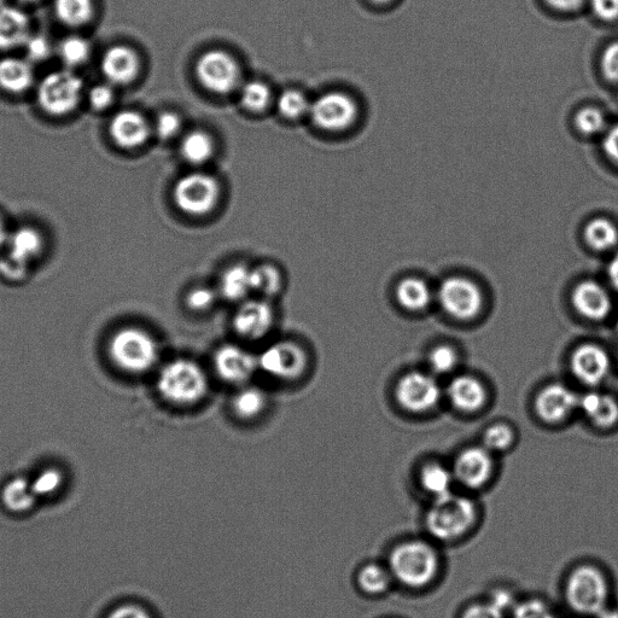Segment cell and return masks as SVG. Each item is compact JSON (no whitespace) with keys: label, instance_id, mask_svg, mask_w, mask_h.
<instances>
[{"label":"cell","instance_id":"obj_23","mask_svg":"<svg viewBox=\"0 0 618 618\" xmlns=\"http://www.w3.org/2000/svg\"><path fill=\"white\" fill-rule=\"evenodd\" d=\"M29 33V20L23 11L10 8H0V49L10 50L25 45Z\"/></svg>","mask_w":618,"mask_h":618},{"label":"cell","instance_id":"obj_44","mask_svg":"<svg viewBox=\"0 0 618 618\" xmlns=\"http://www.w3.org/2000/svg\"><path fill=\"white\" fill-rule=\"evenodd\" d=\"M215 300H217V295H215L213 289L198 287L192 289L188 296H186V305H188L192 311L204 312L214 306Z\"/></svg>","mask_w":618,"mask_h":618},{"label":"cell","instance_id":"obj_49","mask_svg":"<svg viewBox=\"0 0 618 618\" xmlns=\"http://www.w3.org/2000/svg\"><path fill=\"white\" fill-rule=\"evenodd\" d=\"M603 153L612 165L618 167V121L610 124L602 136Z\"/></svg>","mask_w":618,"mask_h":618},{"label":"cell","instance_id":"obj_36","mask_svg":"<svg viewBox=\"0 0 618 618\" xmlns=\"http://www.w3.org/2000/svg\"><path fill=\"white\" fill-rule=\"evenodd\" d=\"M574 125L577 131L586 137L603 136L608 130L609 122L599 108L586 107L576 113Z\"/></svg>","mask_w":618,"mask_h":618},{"label":"cell","instance_id":"obj_10","mask_svg":"<svg viewBox=\"0 0 618 618\" xmlns=\"http://www.w3.org/2000/svg\"><path fill=\"white\" fill-rule=\"evenodd\" d=\"M309 115L320 130L340 132L347 130L358 119L359 108L347 93L332 91L311 103Z\"/></svg>","mask_w":618,"mask_h":618},{"label":"cell","instance_id":"obj_33","mask_svg":"<svg viewBox=\"0 0 618 618\" xmlns=\"http://www.w3.org/2000/svg\"><path fill=\"white\" fill-rule=\"evenodd\" d=\"M55 11L64 25L79 27L90 21L93 4L92 0H55Z\"/></svg>","mask_w":618,"mask_h":618},{"label":"cell","instance_id":"obj_61","mask_svg":"<svg viewBox=\"0 0 618 618\" xmlns=\"http://www.w3.org/2000/svg\"><path fill=\"white\" fill-rule=\"evenodd\" d=\"M617 331H618V319H617Z\"/></svg>","mask_w":618,"mask_h":618},{"label":"cell","instance_id":"obj_38","mask_svg":"<svg viewBox=\"0 0 618 618\" xmlns=\"http://www.w3.org/2000/svg\"><path fill=\"white\" fill-rule=\"evenodd\" d=\"M277 108L285 119L295 120L309 114L311 103L305 93L299 90H285L277 99Z\"/></svg>","mask_w":618,"mask_h":618},{"label":"cell","instance_id":"obj_3","mask_svg":"<svg viewBox=\"0 0 618 618\" xmlns=\"http://www.w3.org/2000/svg\"><path fill=\"white\" fill-rule=\"evenodd\" d=\"M477 521L474 501L462 495L448 494L436 499L427 515L428 532L441 541L462 538Z\"/></svg>","mask_w":618,"mask_h":618},{"label":"cell","instance_id":"obj_42","mask_svg":"<svg viewBox=\"0 0 618 618\" xmlns=\"http://www.w3.org/2000/svg\"><path fill=\"white\" fill-rule=\"evenodd\" d=\"M603 77L612 84H618V40L605 46L600 57Z\"/></svg>","mask_w":618,"mask_h":618},{"label":"cell","instance_id":"obj_2","mask_svg":"<svg viewBox=\"0 0 618 618\" xmlns=\"http://www.w3.org/2000/svg\"><path fill=\"white\" fill-rule=\"evenodd\" d=\"M110 358L120 370L141 375L159 361V345L148 331L139 328H124L110 340Z\"/></svg>","mask_w":618,"mask_h":618},{"label":"cell","instance_id":"obj_55","mask_svg":"<svg viewBox=\"0 0 618 618\" xmlns=\"http://www.w3.org/2000/svg\"><path fill=\"white\" fill-rule=\"evenodd\" d=\"M608 276L612 287H614L618 293V250L609 262Z\"/></svg>","mask_w":618,"mask_h":618},{"label":"cell","instance_id":"obj_41","mask_svg":"<svg viewBox=\"0 0 618 618\" xmlns=\"http://www.w3.org/2000/svg\"><path fill=\"white\" fill-rule=\"evenodd\" d=\"M458 353L451 346H437L429 354V365L437 375H447L458 365Z\"/></svg>","mask_w":618,"mask_h":618},{"label":"cell","instance_id":"obj_19","mask_svg":"<svg viewBox=\"0 0 618 618\" xmlns=\"http://www.w3.org/2000/svg\"><path fill=\"white\" fill-rule=\"evenodd\" d=\"M571 302L577 313L594 322L608 317L612 308L608 291L594 281H583L577 284L571 295Z\"/></svg>","mask_w":618,"mask_h":618},{"label":"cell","instance_id":"obj_58","mask_svg":"<svg viewBox=\"0 0 618 618\" xmlns=\"http://www.w3.org/2000/svg\"><path fill=\"white\" fill-rule=\"evenodd\" d=\"M372 2H373V3H376V4H382V5H383V4H389V3H392V2H393V0H372Z\"/></svg>","mask_w":618,"mask_h":618},{"label":"cell","instance_id":"obj_15","mask_svg":"<svg viewBox=\"0 0 618 618\" xmlns=\"http://www.w3.org/2000/svg\"><path fill=\"white\" fill-rule=\"evenodd\" d=\"M214 367L221 380L231 384H244L252 380L259 370L258 357L235 345L220 347L214 355Z\"/></svg>","mask_w":618,"mask_h":618},{"label":"cell","instance_id":"obj_7","mask_svg":"<svg viewBox=\"0 0 618 618\" xmlns=\"http://www.w3.org/2000/svg\"><path fill=\"white\" fill-rule=\"evenodd\" d=\"M196 75L200 83L217 95H229L242 85V71L236 58L223 50L204 52L198 58Z\"/></svg>","mask_w":618,"mask_h":618},{"label":"cell","instance_id":"obj_31","mask_svg":"<svg viewBox=\"0 0 618 618\" xmlns=\"http://www.w3.org/2000/svg\"><path fill=\"white\" fill-rule=\"evenodd\" d=\"M267 398L265 392L256 387H244L232 400V408L236 416L242 419L259 417L265 411Z\"/></svg>","mask_w":618,"mask_h":618},{"label":"cell","instance_id":"obj_53","mask_svg":"<svg viewBox=\"0 0 618 618\" xmlns=\"http://www.w3.org/2000/svg\"><path fill=\"white\" fill-rule=\"evenodd\" d=\"M109 618H151V616L138 606L126 605L113 611Z\"/></svg>","mask_w":618,"mask_h":618},{"label":"cell","instance_id":"obj_12","mask_svg":"<svg viewBox=\"0 0 618 618\" xmlns=\"http://www.w3.org/2000/svg\"><path fill=\"white\" fill-rule=\"evenodd\" d=\"M441 388L429 373L412 371L400 378L395 388L396 400L406 411L423 413L433 410L441 399Z\"/></svg>","mask_w":618,"mask_h":618},{"label":"cell","instance_id":"obj_43","mask_svg":"<svg viewBox=\"0 0 618 618\" xmlns=\"http://www.w3.org/2000/svg\"><path fill=\"white\" fill-rule=\"evenodd\" d=\"M182 125V119H180L178 114L165 112L157 118L155 131L157 136L163 139V141H169V139L178 136L180 131H182Z\"/></svg>","mask_w":618,"mask_h":618},{"label":"cell","instance_id":"obj_35","mask_svg":"<svg viewBox=\"0 0 618 618\" xmlns=\"http://www.w3.org/2000/svg\"><path fill=\"white\" fill-rule=\"evenodd\" d=\"M239 98L244 108L252 113H260L267 109L272 102V92L270 87L259 80L248 81L241 85Z\"/></svg>","mask_w":618,"mask_h":618},{"label":"cell","instance_id":"obj_37","mask_svg":"<svg viewBox=\"0 0 618 618\" xmlns=\"http://www.w3.org/2000/svg\"><path fill=\"white\" fill-rule=\"evenodd\" d=\"M390 573L387 569L381 567V565L370 564L366 565L360 570L358 576V583L365 593L377 596L386 592L390 586Z\"/></svg>","mask_w":618,"mask_h":618},{"label":"cell","instance_id":"obj_5","mask_svg":"<svg viewBox=\"0 0 618 618\" xmlns=\"http://www.w3.org/2000/svg\"><path fill=\"white\" fill-rule=\"evenodd\" d=\"M565 593L571 609L582 615H599L608 602L609 586L602 571L583 565L571 573Z\"/></svg>","mask_w":618,"mask_h":618},{"label":"cell","instance_id":"obj_20","mask_svg":"<svg viewBox=\"0 0 618 618\" xmlns=\"http://www.w3.org/2000/svg\"><path fill=\"white\" fill-rule=\"evenodd\" d=\"M109 133L119 147L134 149L147 142L150 127L141 113L134 112V110H122L110 121Z\"/></svg>","mask_w":618,"mask_h":618},{"label":"cell","instance_id":"obj_14","mask_svg":"<svg viewBox=\"0 0 618 618\" xmlns=\"http://www.w3.org/2000/svg\"><path fill=\"white\" fill-rule=\"evenodd\" d=\"M493 469L492 452L486 447L475 446L459 453L452 471L456 481L463 486L478 489L486 485L493 474Z\"/></svg>","mask_w":618,"mask_h":618},{"label":"cell","instance_id":"obj_57","mask_svg":"<svg viewBox=\"0 0 618 618\" xmlns=\"http://www.w3.org/2000/svg\"><path fill=\"white\" fill-rule=\"evenodd\" d=\"M599 618H618L617 610H604L600 612Z\"/></svg>","mask_w":618,"mask_h":618},{"label":"cell","instance_id":"obj_40","mask_svg":"<svg viewBox=\"0 0 618 618\" xmlns=\"http://www.w3.org/2000/svg\"><path fill=\"white\" fill-rule=\"evenodd\" d=\"M513 439H515V434L509 425L494 424L483 435V447L491 452L505 451L512 445Z\"/></svg>","mask_w":618,"mask_h":618},{"label":"cell","instance_id":"obj_8","mask_svg":"<svg viewBox=\"0 0 618 618\" xmlns=\"http://www.w3.org/2000/svg\"><path fill=\"white\" fill-rule=\"evenodd\" d=\"M84 83L71 71H58L46 75L39 85L38 102L46 113L60 116L77 108Z\"/></svg>","mask_w":618,"mask_h":618},{"label":"cell","instance_id":"obj_60","mask_svg":"<svg viewBox=\"0 0 618 618\" xmlns=\"http://www.w3.org/2000/svg\"><path fill=\"white\" fill-rule=\"evenodd\" d=\"M4 2H5V0H0V8L3 7Z\"/></svg>","mask_w":618,"mask_h":618},{"label":"cell","instance_id":"obj_29","mask_svg":"<svg viewBox=\"0 0 618 618\" xmlns=\"http://www.w3.org/2000/svg\"><path fill=\"white\" fill-rule=\"evenodd\" d=\"M213 138L201 130L186 133L180 143V153L185 161L194 166H201L212 159L214 155Z\"/></svg>","mask_w":618,"mask_h":618},{"label":"cell","instance_id":"obj_13","mask_svg":"<svg viewBox=\"0 0 618 618\" xmlns=\"http://www.w3.org/2000/svg\"><path fill=\"white\" fill-rule=\"evenodd\" d=\"M9 242V254L0 261V273L5 278L17 281L25 277L29 262L39 255L43 248V239L39 232L31 227H21L13 233Z\"/></svg>","mask_w":618,"mask_h":618},{"label":"cell","instance_id":"obj_50","mask_svg":"<svg viewBox=\"0 0 618 618\" xmlns=\"http://www.w3.org/2000/svg\"><path fill=\"white\" fill-rule=\"evenodd\" d=\"M591 8L600 21H618V0H591Z\"/></svg>","mask_w":618,"mask_h":618},{"label":"cell","instance_id":"obj_25","mask_svg":"<svg viewBox=\"0 0 618 618\" xmlns=\"http://www.w3.org/2000/svg\"><path fill=\"white\" fill-rule=\"evenodd\" d=\"M221 296L230 302H243L252 293V270L244 265H233L220 278Z\"/></svg>","mask_w":618,"mask_h":618},{"label":"cell","instance_id":"obj_59","mask_svg":"<svg viewBox=\"0 0 618 618\" xmlns=\"http://www.w3.org/2000/svg\"><path fill=\"white\" fill-rule=\"evenodd\" d=\"M22 2L32 3V2H36V0H22Z\"/></svg>","mask_w":618,"mask_h":618},{"label":"cell","instance_id":"obj_26","mask_svg":"<svg viewBox=\"0 0 618 618\" xmlns=\"http://www.w3.org/2000/svg\"><path fill=\"white\" fill-rule=\"evenodd\" d=\"M33 81V69L28 62L13 57L0 61V87L5 91L21 93L28 90Z\"/></svg>","mask_w":618,"mask_h":618},{"label":"cell","instance_id":"obj_9","mask_svg":"<svg viewBox=\"0 0 618 618\" xmlns=\"http://www.w3.org/2000/svg\"><path fill=\"white\" fill-rule=\"evenodd\" d=\"M439 301L443 311L459 320L476 318L485 303L480 287L460 276L448 277L441 283Z\"/></svg>","mask_w":618,"mask_h":618},{"label":"cell","instance_id":"obj_45","mask_svg":"<svg viewBox=\"0 0 618 618\" xmlns=\"http://www.w3.org/2000/svg\"><path fill=\"white\" fill-rule=\"evenodd\" d=\"M62 483V475L56 469L45 470L31 485L36 495H49L55 493Z\"/></svg>","mask_w":618,"mask_h":618},{"label":"cell","instance_id":"obj_11","mask_svg":"<svg viewBox=\"0 0 618 618\" xmlns=\"http://www.w3.org/2000/svg\"><path fill=\"white\" fill-rule=\"evenodd\" d=\"M258 363L260 370L277 380L295 381L306 372L309 359L299 343L282 341L267 347Z\"/></svg>","mask_w":618,"mask_h":618},{"label":"cell","instance_id":"obj_56","mask_svg":"<svg viewBox=\"0 0 618 618\" xmlns=\"http://www.w3.org/2000/svg\"><path fill=\"white\" fill-rule=\"evenodd\" d=\"M8 241V231L7 227H5L4 221L0 218V248H2L3 244Z\"/></svg>","mask_w":618,"mask_h":618},{"label":"cell","instance_id":"obj_28","mask_svg":"<svg viewBox=\"0 0 618 618\" xmlns=\"http://www.w3.org/2000/svg\"><path fill=\"white\" fill-rule=\"evenodd\" d=\"M583 235L588 246L597 252H609L618 246V226L606 217L588 221Z\"/></svg>","mask_w":618,"mask_h":618},{"label":"cell","instance_id":"obj_16","mask_svg":"<svg viewBox=\"0 0 618 618\" xmlns=\"http://www.w3.org/2000/svg\"><path fill=\"white\" fill-rule=\"evenodd\" d=\"M273 324L274 311L266 299L241 302L233 318V328L247 340H261L272 330Z\"/></svg>","mask_w":618,"mask_h":618},{"label":"cell","instance_id":"obj_4","mask_svg":"<svg viewBox=\"0 0 618 618\" xmlns=\"http://www.w3.org/2000/svg\"><path fill=\"white\" fill-rule=\"evenodd\" d=\"M439 557L434 548L422 541L405 542L390 556V571L402 585L422 588L439 573Z\"/></svg>","mask_w":618,"mask_h":618},{"label":"cell","instance_id":"obj_1","mask_svg":"<svg viewBox=\"0 0 618 618\" xmlns=\"http://www.w3.org/2000/svg\"><path fill=\"white\" fill-rule=\"evenodd\" d=\"M156 383L162 398L177 406L198 404L206 398L209 389L207 373L190 359L169 361L162 367Z\"/></svg>","mask_w":618,"mask_h":618},{"label":"cell","instance_id":"obj_52","mask_svg":"<svg viewBox=\"0 0 618 618\" xmlns=\"http://www.w3.org/2000/svg\"><path fill=\"white\" fill-rule=\"evenodd\" d=\"M545 2L559 13H574L582 8L586 0H545Z\"/></svg>","mask_w":618,"mask_h":618},{"label":"cell","instance_id":"obj_24","mask_svg":"<svg viewBox=\"0 0 618 618\" xmlns=\"http://www.w3.org/2000/svg\"><path fill=\"white\" fill-rule=\"evenodd\" d=\"M579 407L600 428L612 427L618 421V402L610 395L587 393L580 396Z\"/></svg>","mask_w":618,"mask_h":618},{"label":"cell","instance_id":"obj_27","mask_svg":"<svg viewBox=\"0 0 618 618\" xmlns=\"http://www.w3.org/2000/svg\"><path fill=\"white\" fill-rule=\"evenodd\" d=\"M395 294L401 307L411 312H419L428 308L431 297H433L429 285L417 277L402 279L396 287Z\"/></svg>","mask_w":618,"mask_h":618},{"label":"cell","instance_id":"obj_39","mask_svg":"<svg viewBox=\"0 0 618 618\" xmlns=\"http://www.w3.org/2000/svg\"><path fill=\"white\" fill-rule=\"evenodd\" d=\"M91 48L87 40L80 37H68L60 45L62 61L69 67L80 66L89 60Z\"/></svg>","mask_w":618,"mask_h":618},{"label":"cell","instance_id":"obj_48","mask_svg":"<svg viewBox=\"0 0 618 618\" xmlns=\"http://www.w3.org/2000/svg\"><path fill=\"white\" fill-rule=\"evenodd\" d=\"M25 48L32 61H44L51 55V44L43 36H29Z\"/></svg>","mask_w":618,"mask_h":618},{"label":"cell","instance_id":"obj_47","mask_svg":"<svg viewBox=\"0 0 618 618\" xmlns=\"http://www.w3.org/2000/svg\"><path fill=\"white\" fill-rule=\"evenodd\" d=\"M89 101L93 109L104 110L109 108L114 102L112 86L107 84L93 86L89 92Z\"/></svg>","mask_w":618,"mask_h":618},{"label":"cell","instance_id":"obj_34","mask_svg":"<svg viewBox=\"0 0 618 618\" xmlns=\"http://www.w3.org/2000/svg\"><path fill=\"white\" fill-rule=\"evenodd\" d=\"M37 495L33 493L31 485L25 478H15L4 487L3 501L8 509L22 512L31 509Z\"/></svg>","mask_w":618,"mask_h":618},{"label":"cell","instance_id":"obj_54","mask_svg":"<svg viewBox=\"0 0 618 618\" xmlns=\"http://www.w3.org/2000/svg\"><path fill=\"white\" fill-rule=\"evenodd\" d=\"M489 602L497 606L501 611L506 612L512 608L513 598L509 592L500 590L494 592Z\"/></svg>","mask_w":618,"mask_h":618},{"label":"cell","instance_id":"obj_6","mask_svg":"<svg viewBox=\"0 0 618 618\" xmlns=\"http://www.w3.org/2000/svg\"><path fill=\"white\" fill-rule=\"evenodd\" d=\"M180 211L192 217L211 213L219 201L220 185L209 174L194 172L180 178L173 191Z\"/></svg>","mask_w":618,"mask_h":618},{"label":"cell","instance_id":"obj_32","mask_svg":"<svg viewBox=\"0 0 618 618\" xmlns=\"http://www.w3.org/2000/svg\"><path fill=\"white\" fill-rule=\"evenodd\" d=\"M283 277L276 266L265 264L252 268V289L261 297H274L281 293Z\"/></svg>","mask_w":618,"mask_h":618},{"label":"cell","instance_id":"obj_51","mask_svg":"<svg viewBox=\"0 0 618 618\" xmlns=\"http://www.w3.org/2000/svg\"><path fill=\"white\" fill-rule=\"evenodd\" d=\"M463 618H505V612L501 611L491 602L470 606L464 612Z\"/></svg>","mask_w":618,"mask_h":618},{"label":"cell","instance_id":"obj_18","mask_svg":"<svg viewBox=\"0 0 618 618\" xmlns=\"http://www.w3.org/2000/svg\"><path fill=\"white\" fill-rule=\"evenodd\" d=\"M571 371L586 386H598L608 377L611 367L609 354L596 343H583L570 359Z\"/></svg>","mask_w":618,"mask_h":618},{"label":"cell","instance_id":"obj_17","mask_svg":"<svg viewBox=\"0 0 618 618\" xmlns=\"http://www.w3.org/2000/svg\"><path fill=\"white\" fill-rule=\"evenodd\" d=\"M580 396L561 383H551L542 388L535 399V411L542 421L559 423L579 408Z\"/></svg>","mask_w":618,"mask_h":618},{"label":"cell","instance_id":"obj_30","mask_svg":"<svg viewBox=\"0 0 618 618\" xmlns=\"http://www.w3.org/2000/svg\"><path fill=\"white\" fill-rule=\"evenodd\" d=\"M454 481H456V478H454L453 471L441 464L425 465L421 472L422 487L435 499L451 494Z\"/></svg>","mask_w":618,"mask_h":618},{"label":"cell","instance_id":"obj_46","mask_svg":"<svg viewBox=\"0 0 618 618\" xmlns=\"http://www.w3.org/2000/svg\"><path fill=\"white\" fill-rule=\"evenodd\" d=\"M513 618H556V616L545 603L532 599L517 605Z\"/></svg>","mask_w":618,"mask_h":618},{"label":"cell","instance_id":"obj_22","mask_svg":"<svg viewBox=\"0 0 618 618\" xmlns=\"http://www.w3.org/2000/svg\"><path fill=\"white\" fill-rule=\"evenodd\" d=\"M448 398L457 410L472 413L480 411L487 401V390L483 383L472 376L453 378L447 389Z\"/></svg>","mask_w":618,"mask_h":618},{"label":"cell","instance_id":"obj_21","mask_svg":"<svg viewBox=\"0 0 618 618\" xmlns=\"http://www.w3.org/2000/svg\"><path fill=\"white\" fill-rule=\"evenodd\" d=\"M104 77L110 84L126 85L137 78L139 58L125 45H116L106 51L101 63Z\"/></svg>","mask_w":618,"mask_h":618}]
</instances>
